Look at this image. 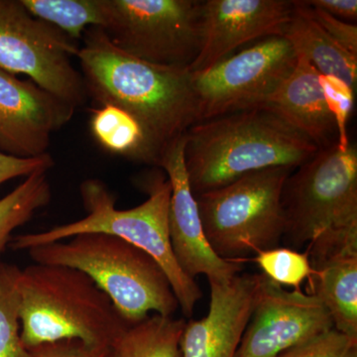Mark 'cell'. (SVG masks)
I'll return each instance as SVG.
<instances>
[{
    "mask_svg": "<svg viewBox=\"0 0 357 357\" xmlns=\"http://www.w3.org/2000/svg\"><path fill=\"white\" fill-rule=\"evenodd\" d=\"M82 39L77 58L88 98L132 116L143 134L139 163L160 167L167 152L201 121L192 73L134 58L100 27L88 28Z\"/></svg>",
    "mask_w": 357,
    "mask_h": 357,
    "instance_id": "1",
    "label": "cell"
},
{
    "mask_svg": "<svg viewBox=\"0 0 357 357\" xmlns=\"http://www.w3.org/2000/svg\"><path fill=\"white\" fill-rule=\"evenodd\" d=\"M185 137V166L195 196L265 169H297L321 150L267 105L199 121Z\"/></svg>",
    "mask_w": 357,
    "mask_h": 357,
    "instance_id": "2",
    "label": "cell"
},
{
    "mask_svg": "<svg viewBox=\"0 0 357 357\" xmlns=\"http://www.w3.org/2000/svg\"><path fill=\"white\" fill-rule=\"evenodd\" d=\"M18 288L20 337L28 351L63 340L110 347L128 326L95 282L75 268L35 263L21 270Z\"/></svg>",
    "mask_w": 357,
    "mask_h": 357,
    "instance_id": "3",
    "label": "cell"
},
{
    "mask_svg": "<svg viewBox=\"0 0 357 357\" xmlns=\"http://www.w3.org/2000/svg\"><path fill=\"white\" fill-rule=\"evenodd\" d=\"M146 188L149 198L144 203L128 210H119L114 195L102 181H84L81 185V196L86 217L38 234L13 236L9 248L27 251L82 234H107L119 237L142 249L159 263L170 281L178 307L184 316L191 317L201 300L202 291L196 280L178 266L171 246L168 225L170 181L161 174L150 178Z\"/></svg>",
    "mask_w": 357,
    "mask_h": 357,
    "instance_id": "4",
    "label": "cell"
},
{
    "mask_svg": "<svg viewBox=\"0 0 357 357\" xmlns=\"http://www.w3.org/2000/svg\"><path fill=\"white\" fill-rule=\"evenodd\" d=\"M38 264L62 265L88 275L128 326L151 312L173 317L180 309L163 268L142 249L107 234H82L27 250Z\"/></svg>",
    "mask_w": 357,
    "mask_h": 357,
    "instance_id": "5",
    "label": "cell"
},
{
    "mask_svg": "<svg viewBox=\"0 0 357 357\" xmlns=\"http://www.w3.org/2000/svg\"><path fill=\"white\" fill-rule=\"evenodd\" d=\"M287 248L357 243V150L321 149L291 173L282 192Z\"/></svg>",
    "mask_w": 357,
    "mask_h": 357,
    "instance_id": "6",
    "label": "cell"
},
{
    "mask_svg": "<svg viewBox=\"0 0 357 357\" xmlns=\"http://www.w3.org/2000/svg\"><path fill=\"white\" fill-rule=\"evenodd\" d=\"M295 169H265L196 197L208 243L229 261L277 248L285 232L284 184Z\"/></svg>",
    "mask_w": 357,
    "mask_h": 357,
    "instance_id": "7",
    "label": "cell"
},
{
    "mask_svg": "<svg viewBox=\"0 0 357 357\" xmlns=\"http://www.w3.org/2000/svg\"><path fill=\"white\" fill-rule=\"evenodd\" d=\"M100 28L119 50L162 67L189 69L201 46L199 0H105Z\"/></svg>",
    "mask_w": 357,
    "mask_h": 357,
    "instance_id": "8",
    "label": "cell"
},
{
    "mask_svg": "<svg viewBox=\"0 0 357 357\" xmlns=\"http://www.w3.org/2000/svg\"><path fill=\"white\" fill-rule=\"evenodd\" d=\"M75 40L34 17L20 0H0V69L25 75L75 109L88 100L83 76L72 64Z\"/></svg>",
    "mask_w": 357,
    "mask_h": 357,
    "instance_id": "9",
    "label": "cell"
},
{
    "mask_svg": "<svg viewBox=\"0 0 357 357\" xmlns=\"http://www.w3.org/2000/svg\"><path fill=\"white\" fill-rule=\"evenodd\" d=\"M297 54L283 36L263 39L204 72L192 74L199 119L266 103L295 69Z\"/></svg>",
    "mask_w": 357,
    "mask_h": 357,
    "instance_id": "10",
    "label": "cell"
},
{
    "mask_svg": "<svg viewBox=\"0 0 357 357\" xmlns=\"http://www.w3.org/2000/svg\"><path fill=\"white\" fill-rule=\"evenodd\" d=\"M333 328L330 312L314 294L287 291L259 275L252 314L234 357H274Z\"/></svg>",
    "mask_w": 357,
    "mask_h": 357,
    "instance_id": "11",
    "label": "cell"
},
{
    "mask_svg": "<svg viewBox=\"0 0 357 357\" xmlns=\"http://www.w3.org/2000/svg\"><path fill=\"white\" fill-rule=\"evenodd\" d=\"M294 10L289 0L202 1L201 46L190 72L210 69L249 42L282 36Z\"/></svg>",
    "mask_w": 357,
    "mask_h": 357,
    "instance_id": "12",
    "label": "cell"
},
{
    "mask_svg": "<svg viewBox=\"0 0 357 357\" xmlns=\"http://www.w3.org/2000/svg\"><path fill=\"white\" fill-rule=\"evenodd\" d=\"M74 107L0 69V152L34 158L48 153L52 135L67 126Z\"/></svg>",
    "mask_w": 357,
    "mask_h": 357,
    "instance_id": "13",
    "label": "cell"
},
{
    "mask_svg": "<svg viewBox=\"0 0 357 357\" xmlns=\"http://www.w3.org/2000/svg\"><path fill=\"white\" fill-rule=\"evenodd\" d=\"M185 137L178 140L160 165L171 184L168 225L174 256L191 278L204 275L208 282L227 283L241 274L243 265L220 257L206 239L185 166Z\"/></svg>",
    "mask_w": 357,
    "mask_h": 357,
    "instance_id": "14",
    "label": "cell"
},
{
    "mask_svg": "<svg viewBox=\"0 0 357 357\" xmlns=\"http://www.w3.org/2000/svg\"><path fill=\"white\" fill-rule=\"evenodd\" d=\"M259 275L238 274L227 283L208 282L210 307L201 319L185 323L182 357H234L250 321Z\"/></svg>",
    "mask_w": 357,
    "mask_h": 357,
    "instance_id": "15",
    "label": "cell"
},
{
    "mask_svg": "<svg viewBox=\"0 0 357 357\" xmlns=\"http://www.w3.org/2000/svg\"><path fill=\"white\" fill-rule=\"evenodd\" d=\"M319 75L309 61L298 56L290 76L263 105L281 115L316 143L319 149H326L337 145V131L326 107Z\"/></svg>",
    "mask_w": 357,
    "mask_h": 357,
    "instance_id": "16",
    "label": "cell"
},
{
    "mask_svg": "<svg viewBox=\"0 0 357 357\" xmlns=\"http://www.w3.org/2000/svg\"><path fill=\"white\" fill-rule=\"evenodd\" d=\"M311 294L330 312L333 328L357 340V245L310 257Z\"/></svg>",
    "mask_w": 357,
    "mask_h": 357,
    "instance_id": "17",
    "label": "cell"
},
{
    "mask_svg": "<svg viewBox=\"0 0 357 357\" xmlns=\"http://www.w3.org/2000/svg\"><path fill=\"white\" fill-rule=\"evenodd\" d=\"M282 36L292 45L297 56L309 61L319 74L337 77L356 89L357 57L328 36L314 21L295 8Z\"/></svg>",
    "mask_w": 357,
    "mask_h": 357,
    "instance_id": "18",
    "label": "cell"
},
{
    "mask_svg": "<svg viewBox=\"0 0 357 357\" xmlns=\"http://www.w3.org/2000/svg\"><path fill=\"white\" fill-rule=\"evenodd\" d=\"M187 321L154 314L128 326L110 345L112 357H182L180 342Z\"/></svg>",
    "mask_w": 357,
    "mask_h": 357,
    "instance_id": "19",
    "label": "cell"
},
{
    "mask_svg": "<svg viewBox=\"0 0 357 357\" xmlns=\"http://www.w3.org/2000/svg\"><path fill=\"white\" fill-rule=\"evenodd\" d=\"M28 13L64 32L73 40L83 38L88 28L105 27V0H20Z\"/></svg>",
    "mask_w": 357,
    "mask_h": 357,
    "instance_id": "20",
    "label": "cell"
},
{
    "mask_svg": "<svg viewBox=\"0 0 357 357\" xmlns=\"http://www.w3.org/2000/svg\"><path fill=\"white\" fill-rule=\"evenodd\" d=\"M51 197L46 172H38L26 178L0 199V256L9 245L14 230L29 222L37 211L49 204Z\"/></svg>",
    "mask_w": 357,
    "mask_h": 357,
    "instance_id": "21",
    "label": "cell"
},
{
    "mask_svg": "<svg viewBox=\"0 0 357 357\" xmlns=\"http://www.w3.org/2000/svg\"><path fill=\"white\" fill-rule=\"evenodd\" d=\"M91 129L96 139L107 151L139 163L142 130L128 112L114 105H102L93 110Z\"/></svg>",
    "mask_w": 357,
    "mask_h": 357,
    "instance_id": "22",
    "label": "cell"
},
{
    "mask_svg": "<svg viewBox=\"0 0 357 357\" xmlns=\"http://www.w3.org/2000/svg\"><path fill=\"white\" fill-rule=\"evenodd\" d=\"M21 269L0 262V357H30L20 337Z\"/></svg>",
    "mask_w": 357,
    "mask_h": 357,
    "instance_id": "23",
    "label": "cell"
},
{
    "mask_svg": "<svg viewBox=\"0 0 357 357\" xmlns=\"http://www.w3.org/2000/svg\"><path fill=\"white\" fill-rule=\"evenodd\" d=\"M252 261L263 272L262 275L282 287L299 290L314 273L307 252H299L290 248H277L260 251L253 256Z\"/></svg>",
    "mask_w": 357,
    "mask_h": 357,
    "instance_id": "24",
    "label": "cell"
},
{
    "mask_svg": "<svg viewBox=\"0 0 357 357\" xmlns=\"http://www.w3.org/2000/svg\"><path fill=\"white\" fill-rule=\"evenodd\" d=\"M319 84L325 96L326 107L332 114L337 131V146L342 150L351 145L347 122L354 105V89L335 76L319 75Z\"/></svg>",
    "mask_w": 357,
    "mask_h": 357,
    "instance_id": "25",
    "label": "cell"
},
{
    "mask_svg": "<svg viewBox=\"0 0 357 357\" xmlns=\"http://www.w3.org/2000/svg\"><path fill=\"white\" fill-rule=\"evenodd\" d=\"M274 357H357V340L333 328Z\"/></svg>",
    "mask_w": 357,
    "mask_h": 357,
    "instance_id": "26",
    "label": "cell"
},
{
    "mask_svg": "<svg viewBox=\"0 0 357 357\" xmlns=\"http://www.w3.org/2000/svg\"><path fill=\"white\" fill-rule=\"evenodd\" d=\"M296 10L314 21L342 48L357 57V27L347 21L338 20L331 14L310 6L307 1H294Z\"/></svg>",
    "mask_w": 357,
    "mask_h": 357,
    "instance_id": "27",
    "label": "cell"
},
{
    "mask_svg": "<svg viewBox=\"0 0 357 357\" xmlns=\"http://www.w3.org/2000/svg\"><path fill=\"white\" fill-rule=\"evenodd\" d=\"M54 165L49 153L34 158H18L0 152V185L18 177H29L32 174L46 172Z\"/></svg>",
    "mask_w": 357,
    "mask_h": 357,
    "instance_id": "28",
    "label": "cell"
},
{
    "mask_svg": "<svg viewBox=\"0 0 357 357\" xmlns=\"http://www.w3.org/2000/svg\"><path fill=\"white\" fill-rule=\"evenodd\" d=\"M29 351L30 357H112L110 347H91L79 340L41 344Z\"/></svg>",
    "mask_w": 357,
    "mask_h": 357,
    "instance_id": "29",
    "label": "cell"
},
{
    "mask_svg": "<svg viewBox=\"0 0 357 357\" xmlns=\"http://www.w3.org/2000/svg\"><path fill=\"white\" fill-rule=\"evenodd\" d=\"M307 2L310 6L321 9L338 20H356V0H310Z\"/></svg>",
    "mask_w": 357,
    "mask_h": 357,
    "instance_id": "30",
    "label": "cell"
}]
</instances>
